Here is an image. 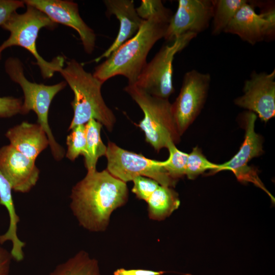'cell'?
<instances>
[{
	"instance_id": "30bf717a",
	"label": "cell",
	"mask_w": 275,
	"mask_h": 275,
	"mask_svg": "<svg viewBox=\"0 0 275 275\" xmlns=\"http://www.w3.org/2000/svg\"><path fill=\"white\" fill-rule=\"evenodd\" d=\"M243 94L234 100V103L255 113L264 122L275 116V70L252 72L243 87Z\"/></svg>"
},
{
	"instance_id": "7c38bea8",
	"label": "cell",
	"mask_w": 275,
	"mask_h": 275,
	"mask_svg": "<svg viewBox=\"0 0 275 275\" xmlns=\"http://www.w3.org/2000/svg\"><path fill=\"white\" fill-rule=\"evenodd\" d=\"M213 12V0H179L163 38L173 42L184 34L204 32L209 26Z\"/></svg>"
},
{
	"instance_id": "cb8c5ba5",
	"label": "cell",
	"mask_w": 275,
	"mask_h": 275,
	"mask_svg": "<svg viewBox=\"0 0 275 275\" xmlns=\"http://www.w3.org/2000/svg\"><path fill=\"white\" fill-rule=\"evenodd\" d=\"M167 148L169 152V156L167 160L162 161V164L169 175L177 181L185 175L188 153L178 149L173 143H169Z\"/></svg>"
},
{
	"instance_id": "4fadbf2b",
	"label": "cell",
	"mask_w": 275,
	"mask_h": 275,
	"mask_svg": "<svg viewBox=\"0 0 275 275\" xmlns=\"http://www.w3.org/2000/svg\"><path fill=\"white\" fill-rule=\"evenodd\" d=\"M31 5L44 13L56 23H61L74 29L79 34L85 51L91 54L95 46L96 35L80 17L78 5L64 0H25Z\"/></svg>"
},
{
	"instance_id": "9a60e30c",
	"label": "cell",
	"mask_w": 275,
	"mask_h": 275,
	"mask_svg": "<svg viewBox=\"0 0 275 275\" xmlns=\"http://www.w3.org/2000/svg\"><path fill=\"white\" fill-rule=\"evenodd\" d=\"M5 69L11 80L18 84L24 94L21 114L29 113L40 103L52 101L54 97L66 86L61 81L53 85H45L30 81L25 76L21 61L14 57L8 58L5 63Z\"/></svg>"
},
{
	"instance_id": "f1b7e54d",
	"label": "cell",
	"mask_w": 275,
	"mask_h": 275,
	"mask_svg": "<svg viewBox=\"0 0 275 275\" xmlns=\"http://www.w3.org/2000/svg\"><path fill=\"white\" fill-rule=\"evenodd\" d=\"M24 5L23 1L0 0V26L12 13L18 8L24 7Z\"/></svg>"
},
{
	"instance_id": "52a82bcc",
	"label": "cell",
	"mask_w": 275,
	"mask_h": 275,
	"mask_svg": "<svg viewBox=\"0 0 275 275\" xmlns=\"http://www.w3.org/2000/svg\"><path fill=\"white\" fill-rule=\"evenodd\" d=\"M105 156L107 171L125 183L138 176L151 178L167 187L174 186L177 182L169 175L162 161L127 151L111 141L108 142Z\"/></svg>"
},
{
	"instance_id": "8fae6325",
	"label": "cell",
	"mask_w": 275,
	"mask_h": 275,
	"mask_svg": "<svg viewBox=\"0 0 275 275\" xmlns=\"http://www.w3.org/2000/svg\"><path fill=\"white\" fill-rule=\"evenodd\" d=\"M257 117L255 113L250 111L242 115L244 140L238 152L229 161L218 164L215 173L224 170L231 171L240 181L253 182L269 194L259 179L256 171L248 165L252 159L263 152L262 138L255 131Z\"/></svg>"
},
{
	"instance_id": "d6986e66",
	"label": "cell",
	"mask_w": 275,
	"mask_h": 275,
	"mask_svg": "<svg viewBox=\"0 0 275 275\" xmlns=\"http://www.w3.org/2000/svg\"><path fill=\"white\" fill-rule=\"evenodd\" d=\"M150 219L163 220L170 215L180 205L178 194L170 187L159 186L147 200Z\"/></svg>"
},
{
	"instance_id": "ac0fdd59",
	"label": "cell",
	"mask_w": 275,
	"mask_h": 275,
	"mask_svg": "<svg viewBox=\"0 0 275 275\" xmlns=\"http://www.w3.org/2000/svg\"><path fill=\"white\" fill-rule=\"evenodd\" d=\"M12 187L7 180L0 173V204L4 206L8 212L9 226L7 231L0 235V244L10 241L12 247L10 253L12 258L17 262L23 260L24 255L23 248L25 243L21 241L17 235V225L20 221L19 216L16 212L12 195Z\"/></svg>"
},
{
	"instance_id": "7a4b0ae2",
	"label": "cell",
	"mask_w": 275,
	"mask_h": 275,
	"mask_svg": "<svg viewBox=\"0 0 275 275\" xmlns=\"http://www.w3.org/2000/svg\"><path fill=\"white\" fill-rule=\"evenodd\" d=\"M172 11L158 14L144 21L138 32L122 44L101 64L95 67L93 75L104 83L117 75L134 84L147 64V57L157 41L164 38Z\"/></svg>"
},
{
	"instance_id": "d4e9b609",
	"label": "cell",
	"mask_w": 275,
	"mask_h": 275,
	"mask_svg": "<svg viewBox=\"0 0 275 275\" xmlns=\"http://www.w3.org/2000/svg\"><path fill=\"white\" fill-rule=\"evenodd\" d=\"M67 151L66 157L74 161L79 155H85L86 150L85 125H79L71 129L67 136Z\"/></svg>"
},
{
	"instance_id": "5bb4252c",
	"label": "cell",
	"mask_w": 275,
	"mask_h": 275,
	"mask_svg": "<svg viewBox=\"0 0 275 275\" xmlns=\"http://www.w3.org/2000/svg\"><path fill=\"white\" fill-rule=\"evenodd\" d=\"M0 173L9 182L12 190L25 193L36 184L40 171L35 160L9 145L0 149Z\"/></svg>"
},
{
	"instance_id": "e0dca14e",
	"label": "cell",
	"mask_w": 275,
	"mask_h": 275,
	"mask_svg": "<svg viewBox=\"0 0 275 275\" xmlns=\"http://www.w3.org/2000/svg\"><path fill=\"white\" fill-rule=\"evenodd\" d=\"M6 136L11 146L34 160L49 145L46 132L38 124L23 122L9 129Z\"/></svg>"
},
{
	"instance_id": "8992f818",
	"label": "cell",
	"mask_w": 275,
	"mask_h": 275,
	"mask_svg": "<svg viewBox=\"0 0 275 275\" xmlns=\"http://www.w3.org/2000/svg\"><path fill=\"white\" fill-rule=\"evenodd\" d=\"M197 35L184 34L171 44L162 46L147 63L134 84L150 95L168 99L174 92L173 63L176 54L183 49Z\"/></svg>"
},
{
	"instance_id": "ffe728a7",
	"label": "cell",
	"mask_w": 275,
	"mask_h": 275,
	"mask_svg": "<svg viewBox=\"0 0 275 275\" xmlns=\"http://www.w3.org/2000/svg\"><path fill=\"white\" fill-rule=\"evenodd\" d=\"M49 275H102L97 260L84 250L58 265Z\"/></svg>"
},
{
	"instance_id": "83f0119b",
	"label": "cell",
	"mask_w": 275,
	"mask_h": 275,
	"mask_svg": "<svg viewBox=\"0 0 275 275\" xmlns=\"http://www.w3.org/2000/svg\"><path fill=\"white\" fill-rule=\"evenodd\" d=\"M22 101L12 96L0 97V117L9 118L21 114Z\"/></svg>"
},
{
	"instance_id": "9c48e42d",
	"label": "cell",
	"mask_w": 275,
	"mask_h": 275,
	"mask_svg": "<svg viewBox=\"0 0 275 275\" xmlns=\"http://www.w3.org/2000/svg\"><path fill=\"white\" fill-rule=\"evenodd\" d=\"M254 2L248 1L237 11L224 33L236 35L253 45L275 36V9L272 6L257 13Z\"/></svg>"
},
{
	"instance_id": "277c9868",
	"label": "cell",
	"mask_w": 275,
	"mask_h": 275,
	"mask_svg": "<svg viewBox=\"0 0 275 275\" xmlns=\"http://www.w3.org/2000/svg\"><path fill=\"white\" fill-rule=\"evenodd\" d=\"M26 5L25 12L20 14L14 12L1 25L10 32V36L0 45V59L5 49L13 46L22 47L35 58L36 64L39 66L43 78H50L55 72H59L63 68L65 60L61 56L56 57L50 62L44 60L38 52L36 40L42 28L53 29L57 23L35 7Z\"/></svg>"
},
{
	"instance_id": "484cf974",
	"label": "cell",
	"mask_w": 275,
	"mask_h": 275,
	"mask_svg": "<svg viewBox=\"0 0 275 275\" xmlns=\"http://www.w3.org/2000/svg\"><path fill=\"white\" fill-rule=\"evenodd\" d=\"M132 181L133 185L131 189L132 192L138 199L146 202L160 185L155 180L144 176H138Z\"/></svg>"
},
{
	"instance_id": "ba28073f",
	"label": "cell",
	"mask_w": 275,
	"mask_h": 275,
	"mask_svg": "<svg viewBox=\"0 0 275 275\" xmlns=\"http://www.w3.org/2000/svg\"><path fill=\"white\" fill-rule=\"evenodd\" d=\"M211 80L210 74L196 69L188 71L184 75L180 93L172 103L174 121L181 136L203 108Z\"/></svg>"
},
{
	"instance_id": "f546056e",
	"label": "cell",
	"mask_w": 275,
	"mask_h": 275,
	"mask_svg": "<svg viewBox=\"0 0 275 275\" xmlns=\"http://www.w3.org/2000/svg\"><path fill=\"white\" fill-rule=\"evenodd\" d=\"M164 271H155L143 269H125L120 268L113 272V275H162Z\"/></svg>"
},
{
	"instance_id": "6da1fadb",
	"label": "cell",
	"mask_w": 275,
	"mask_h": 275,
	"mask_svg": "<svg viewBox=\"0 0 275 275\" xmlns=\"http://www.w3.org/2000/svg\"><path fill=\"white\" fill-rule=\"evenodd\" d=\"M126 183L107 170L87 172L72 188L70 207L79 225L92 232L107 228L112 213L128 200Z\"/></svg>"
},
{
	"instance_id": "4dcf8cb0",
	"label": "cell",
	"mask_w": 275,
	"mask_h": 275,
	"mask_svg": "<svg viewBox=\"0 0 275 275\" xmlns=\"http://www.w3.org/2000/svg\"><path fill=\"white\" fill-rule=\"evenodd\" d=\"M12 259L10 252L0 246V275H9Z\"/></svg>"
},
{
	"instance_id": "44dd1931",
	"label": "cell",
	"mask_w": 275,
	"mask_h": 275,
	"mask_svg": "<svg viewBox=\"0 0 275 275\" xmlns=\"http://www.w3.org/2000/svg\"><path fill=\"white\" fill-rule=\"evenodd\" d=\"M102 125L92 119L85 124L86 150L84 163L87 172L96 171V164L99 157L105 156L107 146L102 141L100 130Z\"/></svg>"
},
{
	"instance_id": "3957f363",
	"label": "cell",
	"mask_w": 275,
	"mask_h": 275,
	"mask_svg": "<svg viewBox=\"0 0 275 275\" xmlns=\"http://www.w3.org/2000/svg\"><path fill=\"white\" fill-rule=\"evenodd\" d=\"M59 73L74 93L71 103L74 115L68 130L85 125L93 119L111 131L116 119L102 97L101 89L103 83L86 71L81 64L74 59L67 62Z\"/></svg>"
},
{
	"instance_id": "2e32d148",
	"label": "cell",
	"mask_w": 275,
	"mask_h": 275,
	"mask_svg": "<svg viewBox=\"0 0 275 275\" xmlns=\"http://www.w3.org/2000/svg\"><path fill=\"white\" fill-rule=\"evenodd\" d=\"M108 16L115 15L120 22L118 34L110 46L94 61L106 59L122 44L132 38L138 32L144 20L138 14L132 0L103 1Z\"/></svg>"
},
{
	"instance_id": "7402d4cb",
	"label": "cell",
	"mask_w": 275,
	"mask_h": 275,
	"mask_svg": "<svg viewBox=\"0 0 275 275\" xmlns=\"http://www.w3.org/2000/svg\"><path fill=\"white\" fill-rule=\"evenodd\" d=\"M246 0H213L211 34L217 36L224 33L227 26Z\"/></svg>"
},
{
	"instance_id": "5b68a950",
	"label": "cell",
	"mask_w": 275,
	"mask_h": 275,
	"mask_svg": "<svg viewBox=\"0 0 275 275\" xmlns=\"http://www.w3.org/2000/svg\"><path fill=\"white\" fill-rule=\"evenodd\" d=\"M143 111L144 117L138 126L144 132L145 140L157 152L170 143L178 144L180 136L168 99L154 97L134 84L124 88Z\"/></svg>"
},
{
	"instance_id": "4316f807",
	"label": "cell",
	"mask_w": 275,
	"mask_h": 275,
	"mask_svg": "<svg viewBox=\"0 0 275 275\" xmlns=\"http://www.w3.org/2000/svg\"><path fill=\"white\" fill-rule=\"evenodd\" d=\"M136 11L143 20H147L154 15L172 11L166 7L160 0H142L139 7L136 8Z\"/></svg>"
},
{
	"instance_id": "603a6c76",
	"label": "cell",
	"mask_w": 275,
	"mask_h": 275,
	"mask_svg": "<svg viewBox=\"0 0 275 275\" xmlns=\"http://www.w3.org/2000/svg\"><path fill=\"white\" fill-rule=\"evenodd\" d=\"M218 164L208 160L198 147L194 148L192 151L188 153L185 175L189 179H195L198 176L207 170L210 174H215Z\"/></svg>"
}]
</instances>
